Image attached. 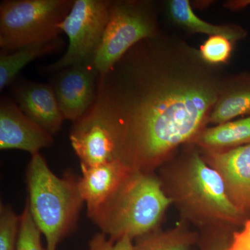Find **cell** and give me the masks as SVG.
<instances>
[{
  "instance_id": "obj_1",
  "label": "cell",
  "mask_w": 250,
  "mask_h": 250,
  "mask_svg": "<svg viewBox=\"0 0 250 250\" xmlns=\"http://www.w3.org/2000/svg\"><path fill=\"white\" fill-rule=\"evenodd\" d=\"M226 77L198 49L159 33L99 74L86 113L108 128L117 161L156 172L207 127Z\"/></svg>"
},
{
  "instance_id": "obj_2",
  "label": "cell",
  "mask_w": 250,
  "mask_h": 250,
  "mask_svg": "<svg viewBox=\"0 0 250 250\" xmlns=\"http://www.w3.org/2000/svg\"><path fill=\"white\" fill-rule=\"evenodd\" d=\"M184 147L157 174L181 220L199 232L241 229L249 218L230 200L220 174L204 160L198 148Z\"/></svg>"
},
{
  "instance_id": "obj_3",
  "label": "cell",
  "mask_w": 250,
  "mask_h": 250,
  "mask_svg": "<svg viewBox=\"0 0 250 250\" xmlns=\"http://www.w3.org/2000/svg\"><path fill=\"white\" fill-rule=\"evenodd\" d=\"M171 205L156 172L132 171L88 216L113 241L125 236L134 241L160 228Z\"/></svg>"
},
{
  "instance_id": "obj_4",
  "label": "cell",
  "mask_w": 250,
  "mask_h": 250,
  "mask_svg": "<svg viewBox=\"0 0 250 250\" xmlns=\"http://www.w3.org/2000/svg\"><path fill=\"white\" fill-rule=\"evenodd\" d=\"M29 210L45 236L46 249L57 250L75 227L84 201L79 179L68 173L59 177L40 152L31 155L26 171Z\"/></svg>"
},
{
  "instance_id": "obj_5",
  "label": "cell",
  "mask_w": 250,
  "mask_h": 250,
  "mask_svg": "<svg viewBox=\"0 0 250 250\" xmlns=\"http://www.w3.org/2000/svg\"><path fill=\"white\" fill-rule=\"evenodd\" d=\"M72 0H6L0 5L1 52L54 40L62 33L58 25L73 5Z\"/></svg>"
},
{
  "instance_id": "obj_6",
  "label": "cell",
  "mask_w": 250,
  "mask_h": 250,
  "mask_svg": "<svg viewBox=\"0 0 250 250\" xmlns=\"http://www.w3.org/2000/svg\"><path fill=\"white\" fill-rule=\"evenodd\" d=\"M152 1H111L109 20L94 64L99 74L113 67L131 47L160 33Z\"/></svg>"
},
{
  "instance_id": "obj_7",
  "label": "cell",
  "mask_w": 250,
  "mask_h": 250,
  "mask_svg": "<svg viewBox=\"0 0 250 250\" xmlns=\"http://www.w3.org/2000/svg\"><path fill=\"white\" fill-rule=\"evenodd\" d=\"M111 1L75 0L58 27L69 39L65 53L47 67L48 72L94 62L109 20Z\"/></svg>"
},
{
  "instance_id": "obj_8",
  "label": "cell",
  "mask_w": 250,
  "mask_h": 250,
  "mask_svg": "<svg viewBox=\"0 0 250 250\" xmlns=\"http://www.w3.org/2000/svg\"><path fill=\"white\" fill-rule=\"evenodd\" d=\"M98 77L94 62L59 71L52 86L65 120L76 123L91 108L96 98Z\"/></svg>"
},
{
  "instance_id": "obj_9",
  "label": "cell",
  "mask_w": 250,
  "mask_h": 250,
  "mask_svg": "<svg viewBox=\"0 0 250 250\" xmlns=\"http://www.w3.org/2000/svg\"><path fill=\"white\" fill-rule=\"evenodd\" d=\"M204 160L221 177L230 200L250 216V143L225 151L201 150Z\"/></svg>"
},
{
  "instance_id": "obj_10",
  "label": "cell",
  "mask_w": 250,
  "mask_h": 250,
  "mask_svg": "<svg viewBox=\"0 0 250 250\" xmlns=\"http://www.w3.org/2000/svg\"><path fill=\"white\" fill-rule=\"evenodd\" d=\"M54 143L53 136L31 121L17 104L4 98L0 104V149H21L31 155Z\"/></svg>"
},
{
  "instance_id": "obj_11",
  "label": "cell",
  "mask_w": 250,
  "mask_h": 250,
  "mask_svg": "<svg viewBox=\"0 0 250 250\" xmlns=\"http://www.w3.org/2000/svg\"><path fill=\"white\" fill-rule=\"evenodd\" d=\"M70 140L81 167H90L117 161L111 133L103 122L88 113L74 123Z\"/></svg>"
},
{
  "instance_id": "obj_12",
  "label": "cell",
  "mask_w": 250,
  "mask_h": 250,
  "mask_svg": "<svg viewBox=\"0 0 250 250\" xmlns=\"http://www.w3.org/2000/svg\"><path fill=\"white\" fill-rule=\"evenodd\" d=\"M16 104L31 121L53 136L60 130L64 118L52 85L25 82L14 90Z\"/></svg>"
},
{
  "instance_id": "obj_13",
  "label": "cell",
  "mask_w": 250,
  "mask_h": 250,
  "mask_svg": "<svg viewBox=\"0 0 250 250\" xmlns=\"http://www.w3.org/2000/svg\"><path fill=\"white\" fill-rule=\"evenodd\" d=\"M81 169L79 188L87 206L88 215L98 209L132 172L121 161Z\"/></svg>"
},
{
  "instance_id": "obj_14",
  "label": "cell",
  "mask_w": 250,
  "mask_h": 250,
  "mask_svg": "<svg viewBox=\"0 0 250 250\" xmlns=\"http://www.w3.org/2000/svg\"><path fill=\"white\" fill-rule=\"evenodd\" d=\"M245 116H250V72L226 77L208 125L223 124Z\"/></svg>"
},
{
  "instance_id": "obj_15",
  "label": "cell",
  "mask_w": 250,
  "mask_h": 250,
  "mask_svg": "<svg viewBox=\"0 0 250 250\" xmlns=\"http://www.w3.org/2000/svg\"><path fill=\"white\" fill-rule=\"evenodd\" d=\"M166 4L172 22L187 32L209 36H222L233 42L243 40L248 35L246 29L237 24L220 25L206 22L195 14L188 0H170Z\"/></svg>"
},
{
  "instance_id": "obj_16",
  "label": "cell",
  "mask_w": 250,
  "mask_h": 250,
  "mask_svg": "<svg viewBox=\"0 0 250 250\" xmlns=\"http://www.w3.org/2000/svg\"><path fill=\"white\" fill-rule=\"evenodd\" d=\"M250 143V116L205 127L188 145L201 150L225 151Z\"/></svg>"
},
{
  "instance_id": "obj_17",
  "label": "cell",
  "mask_w": 250,
  "mask_h": 250,
  "mask_svg": "<svg viewBox=\"0 0 250 250\" xmlns=\"http://www.w3.org/2000/svg\"><path fill=\"white\" fill-rule=\"evenodd\" d=\"M200 233L180 220L174 228H160L134 240L137 250H196Z\"/></svg>"
},
{
  "instance_id": "obj_18",
  "label": "cell",
  "mask_w": 250,
  "mask_h": 250,
  "mask_svg": "<svg viewBox=\"0 0 250 250\" xmlns=\"http://www.w3.org/2000/svg\"><path fill=\"white\" fill-rule=\"evenodd\" d=\"M62 44L60 38L54 40L31 44L14 52L0 54V90L14 80L21 70L34 59L58 50Z\"/></svg>"
},
{
  "instance_id": "obj_19",
  "label": "cell",
  "mask_w": 250,
  "mask_h": 250,
  "mask_svg": "<svg viewBox=\"0 0 250 250\" xmlns=\"http://www.w3.org/2000/svg\"><path fill=\"white\" fill-rule=\"evenodd\" d=\"M21 215L12 207L0 206V250H16Z\"/></svg>"
},
{
  "instance_id": "obj_20",
  "label": "cell",
  "mask_w": 250,
  "mask_h": 250,
  "mask_svg": "<svg viewBox=\"0 0 250 250\" xmlns=\"http://www.w3.org/2000/svg\"><path fill=\"white\" fill-rule=\"evenodd\" d=\"M41 231L34 222L26 201L21 215L16 250H47L41 243Z\"/></svg>"
},
{
  "instance_id": "obj_21",
  "label": "cell",
  "mask_w": 250,
  "mask_h": 250,
  "mask_svg": "<svg viewBox=\"0 0 250 250\" xmlns=\"http://www.w3.org/2000/svg\"><path fill=\"white\" fill-rule=\"evenodd\" d=\"M233 42L224 36H209L200 46L199 51L204 61L210 65L225 64L231 57Z\"/></svg>"
},
{
  "instance_id": "obj_22",
  "label": "cell",
  "mask_w": 250,
  "mask_h": 250,
  "mask_svg": "<svg viewBox=\"0 0 250 250\" xmlns=\"http://www.w3.org/2000/svg\"><path fill=\"white\" fill-rule=\"evenodd\" d=\"M234 232L232 230L199 232L196 250H225L229 246Z\"/></svg>"
},
{
  "instance_id": "obj_23",
  "label": "cell",
  "mask_w": 250,
  "mask_h": 250,
  "mask_svg": "<svg viewBox=\"0 0 250 250\" xmlns=\"http://www.w3.org/2000/svg\"><path fill=\"white\" fill-rule=\"evenodd\" d=\"M86 250H137L134 241L128 236L113 241L104 233H96L88 243Z\"/></svg>"
},
{
  "instance_id": "obj_24",
  "label": "cell",
  "mask_w": 250,
  "mask_h": 250,
  "mask_svg": "<svg viewBox=\"0 0 250 250\" xmlns=\"http://www.w3.org/2000/svg\"><path fill=\"white\" fill-rule=\"evenodd\" d=\"M225 250H250V218L235 231L229 246Z\"/></svg>"
},
{
  "instance_id": "obj_25",
  "label": "cell",
  "mask_w": 250,
  "mask_h": 250,
  "mask_svg": "<svg viewBox=\"0 0 250 250\" xmlns=\"http://www.w3.org/2000/svg\"><path fill=\"white\" fill-rule=\"evenodd\" d=\"M250 6V0H233L225 3V7L232 11H239Z\"/></svg>"
},
{
  "instance_id": "obj_26",
  "label": "cell",
  "mask_w": 250,
  "mask_h": 250,
  "mask_svg": "<svg viewBox=\"0 0 250 250\" xmlns=\"http://www.w3.org/2000/svg\"></svg>"
}]
</instances>
